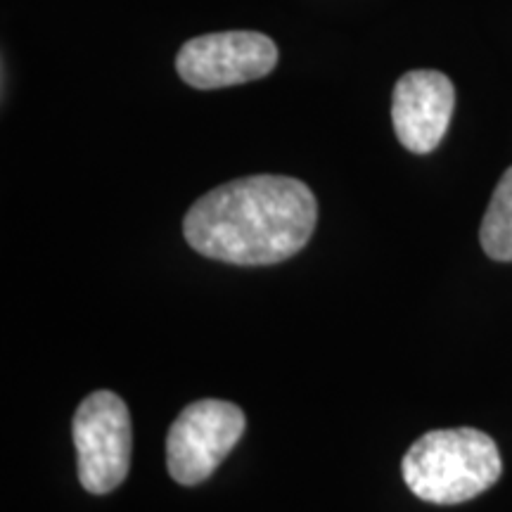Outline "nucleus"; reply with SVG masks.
<instances>
[{"label":"nucleus","mask_w":512,"mask_h":512,"mask_svg":"<svg viewBox=\"0 0 512 512\" xmlns=\"http://www.w3.org/2000/svg\"><path fill=\"white\" fill-rule=\"evenodd\" d=\"M318 221V204L299 178L259 174L209 190L183 221L188 245L235 266H271L302 252Z\"/></svg>","instance_id":"obj_1"},{"label":"nucleus","mask_w":512,"mask_h":512,"mask_svg":"<svg viewBox=\"0 0 512 512\" xmlns=\"http://www.w3.org/2000/svg\"><path fill=\"white\" fill-rule=\"evenodd\" d=\"M401 472L420 501L458 505L491 489L503 475V460L489 434L456 427L422 434L403 456Z\"/></svg>","instance_id":"obj_2"},{"label":"nucleus","mask_w":512,"mask_h":512,"mask_svg":"<svg viewBox=\"0 0 512 512\" xmlns=\"http://www.w3.org/2000/svg\"><path fill=\"white\" fill-rule=\"evenodd\" d=\"M72 437L79 456V482L88 494H110L131 467V415L121 396L93 392L76 408Z\"/></svg>","instance_id":"obj_3"},{"label":"nucleus","mask_w":512,"mask_h":512,"mask_svg":"<svg viewBox=\"0 0 512 512\" xmlns=\"http://www.w3.org/2000/svg\"><path fill=\"white\" fill-rule=\"evenodd\" d=\"M245 413L235 403L202 399L183 408L166 434V467L183 486L207 482L245 432Z\"/></svg>","instance_id":"obj_4"},{"label":"nucleus","mask_w":512,"mask_h":512,"mask_svg":"<svg viewBox=\"0 0 512 512\" xmlns=\"http://www.w3.org/2000/svg\"><path fill=\"white\" fill-rule=\"evenodd\" d=\"M278 64V48L256 31H219L190 38L178 50L176 69L192 88L240 86L264 79Z\"/></svg>","instance_id":"obj_5"},{"label":"nucleus","mask_w":512,"mask_h":512,"mask_svg":"<svg viewBox=\"0 0 512 512\" xmlns=\"http://www.w3.org/2000/svg\"><path fill=\"white\" fill-rule=\"evenodd\" d=\"M456 107V88L446 74L415 69L394 86L392 121L399 143L413 155H430L444 140Z\"/></svg>","instance_id":"obj_6"},{"label":"nucleus","mask_w":512,"mask_h":512,"mask_svg":"<svg viewBox=\"0 0 512 512\" xmlns=\"http://www.w3.org/2000/svg\"><path fill=\"white\" fill-rule=\"evenodd\" d=\"M479 242L491 259L512 261V166L501 176L486 207Z\"/></svg>","instance_id":"obj_7"}]
</instances>
